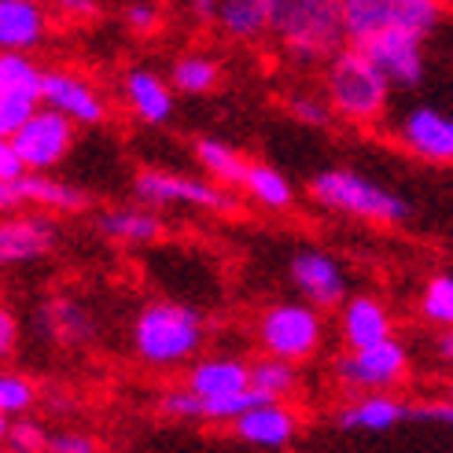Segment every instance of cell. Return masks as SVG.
Returning a JSON list of instances; mask_svg holds the SVG:
<instances>
[{
  "mask_svg": "<svg viewBox=\"0 0 453 453\" xmlns=\"http://www.w3.org/2000/svg\"><path fill=\"white\" fill-rule=\"evenodd\" d=\"M203 339H207L203 313L177 299H155L141 306L129 328L133 354L148 369H180L188 361H199Z\"/></svg>",
  "mask_w": 453,
  "mask_h": 453,
  "instance_id": "cell-1",
  "label": "cell"
},
{
  "mask_svg": "<svg viewBox=\"0 0 453 453\" xmlns=\"http://www.w3.org/2000/svg\"><path fill=\"white\" fill-rule=\"evenodd\" d=\"M310 199L317 207H325L332 214H347L357 221H369V225H405L413 218L410 199L398 196L395 188H388L383 180L369 177V173H357L350 166H328V170H317L310 177Z\"/></svg>",
  "mask_w": 453,
  "mask_h": 453,
  "instance_id": "cell-2",
  "label": "cell"
},
{
  "mask_svg": "<svg viewBox=\"0 0 453 453\" xmlns=\"http://www.w3.org/2000/svg\"><path fill=\"white\" fill-rule=\"evenodd\" d=\"M395 85L354 44L325 63V100L335 119L350 126H376L391 107Z\"/></svg>",
  "mask_w": 453,
  "mask_h": 453,
  "instance_id": "cell-3",
  "label": "cell"
},
{
  "mask_svg": "<svg viewBox=\"0 0 453 453\" xmlns=\"http://www.w3.org/2000/svg\"><path fill=\"white\" fill-rule=\"evenodd\" d=\"M273 37L296 63H328L347 49L343 4L335 0H273Z\"/></svg>",
  "mask_w": 453,
  "mask_h": 453,
  "instance_id": "cell-4",
  "label": "cell"
},
{
  "mask_svg": "<svg viewBox=\"0 0 453 453\" xmlns=\"http://www.w3.org/2000/svg\"><path fill=\"white\" fill-rule=\"evenodd\" d=\"M442 19L446 4L439 0H343V30L354 49L380 34H413L427 41Z\"/></svg>",
  "mask_w": 453,
  "mask_h": 453,
  "instance_id": "cell-5",
  "label": "cell"
},
{
  "mask_svg": "<svg viewBox=\"0 0 453 453\" xmlns=\"http://www.w3.org/2000/svg\"><path fill=\"white\" fill-rule=\"evenodd\" d=\"M255 343L262 347V357L303 365V361L317 357L325 343V313L306 306L303 299L269 303L255 317Z\"/></svg>",
  "mask_w": 453,
  "mask_h": 453,
  "instance_id": "cell-6",
  "label": "cell"
},
{
  "mask_svg": "<svg viewBox=\"0 0 453 453\" xmlns=\"http://www.w3.org/2000/svg\"><path fill=\"white\" fill-rule=\"evenodd\" d=\"M410 347L402 339L380 343L369 350H343L332 361V376L350 398L361 395H395L410 380Z\"/></svg>",
  "mask_w": 453,
  "mask_h": 453,
  "instance_id": "cell-7",
  "label": "cell"
},
{
  "mask_svg": "<svg viewBox=\"0 0 453 453\" xmlns=\"http://www.w3.org/2000/svg\"><path fill=\"white\" fill-rule=\"evenodd\" d=\"M133 196L144 207H199L211 214H240V199L229 188H218L207 177L177 173V170H158V166H141L133 173Z\"/></svg>",
  "mask_w": 453,
  "mask_h": 453,
  "instance_id": "cell-8",
  "label": "cell"
},
{
  "mask_svg": "<svg viewBox=\"0 0 453 453\" xmlns=\"http://www.w3.org/2000/svg\"><path fill=\"white\" fill-rule=\"evenodd\" d=\"M288 280L299 291V299L313 310H343L350 299L347 269L335 255L321 251V247H299L288 262Z\"/></svg>",
  "mask_w": 453,
  "mask_h": 453,
  "instance_id": "cell-9",
  "label": "cell"
},
{
  "mask_svg": "<svg viewBox=\"0 0 453 453\" xmlns=\"http://www.w3.org/2000/svg\"><path fill=\"white\" fill-rule=\"evenodd\" d=\"M74 137H78V126L71 119H63L52 107H41L27 122V129L15 137V151L22 158V166H27V173H49L71 155Z\"/></svg>",
  "mask_w": 453,
  "mask_h": 453,
  "instance_id": "cell-10",
  "label": "cell"
},
{
  "mask_svg": "<svg viewBox=\"0 0 453 453\" xmlns=\"http://www.w3.org/2000/svg\"><path fill=\"white\" fill-rule=\"evenodd\" d=\"M395 141L420 163L453 166V115L439 107H410L395 126Z\"/></svg>",
  "mask_w": 453,
  "mask_h": 453,
  "instance_id": "cell-11",
  "label": "cell"
},
{
  "mask_svg": "<svg viewBox=\"0 0 453 453\" xmlns=\"http://www.w3.org/2000/svg\"><path fill=\"white\" fill-rule=\"evenodd\" d=\"M41 104L59 111L74 126H104L107 122V96L100 88L71 71H49L41 85Z\"/></svg>",
  "mask_w": 453,
  "mask_h": 453,
  "instance_id": "cell-12",
  "label": "cell"
},
{
  "mask_svg": "<svg viewBox=\"0 0 453 453\" xmlns=\"http://www.w3.org/2000/svg\"><path fill=\"white\" fill-rule=\"evenodd\" d=\"M185 388L203 402H221L251 391V361L240 354H207L188 365Z\"/></svg>",
  "mask_w": 453,
  "mask_h": 453,
  "instance_id": "cell-13",
  "label": "cell"
},
{
  "mask_svg": "<svg viewBox=\"0 0 453 453\" xmlns=\"http://www.w3.org/2000/svg\"><path fill=\"white\" fill-rule=\"evenodd\" d=\"M339 339H343L347 350H369L380 343H391L395 339V317L388 310V303L361 291L350 296L339 310Z\"/></svg>",
  "mask_w": 453,
  "mask_h": 453,
  "instance_id": "cell-14",
  "label": "cell"
},
{
  "mask_svg": "<svg viewBox=\"0 0 453 453\" xmlns=\"http://www.w3.org/2000/svg\"><path fill=\"white\" fill-rule=\"evenodd\" d=\"M59 229L49 214H8L0 218V269L37 262L56 247Z\"/></svg>",
  "mask_w": 453,
  "mask_h": 453,
  "instance_id": "cell-15",
  "label": "cell"
},
{
  "mask_svg": "<svg viewBox=\"0 0 453 453\" xmlns=\"http://www.w3.org/2000/svg\"><path fill=\"white\" fill-rule=\"evenodd\" d=\"M410 417H413V405L402 402L398 395H361V398H347L335 410V427L350 435H383V432H395Z\"/></svg>",
  "mask_w": 453,
  "mask_h": 453,
  "instance_id": "cell-16",
  "label": "cell"
},
{
  "mask_svg": "<svg viewBox=\"0 0 453 453\" xmlns=\"http://www.w3.org/2000/svg\"><path fill=\"white\" fill-rule=\"evenodd\" d=\"M365 52L395 88H413L424 81V37L413 34H380L369 44H361Z\"/></svg>",
  "mask_w": 453,
  "mask_h": 453,
  "instance_id": "cell-17",
  "label": "cell"
},
{
  "mask_svg": "<svg viewBox=\"0 0 453 453\" xmlns=\"http://www.w3.org/2000/svg\"><path fill=\"white\" fill-rule=\"evenodd\" d=\"M303 432V413L291 402H262L258 410L240 417L233 424V435L247 446H262V449H284L296 442Z\"/></svg>",
  "mask_w": 453,
  "mask_h": 453,
  "instance_id": "cell-18",
  "label": "cell"
},
{
  "mask_svg": "<svg viewBox=\"0 0 453 453\" xmlns=\"http://www.w3.org/2000/svg\"><path fill=\"white\" fill-rule=\"evenodd\" d=\"M122 96H126V107L133 111V119L144 126H166L173 119L177 93L151 66H129L122 78Z\"/></svg>",
  "mask_w": 453,
  "mask_h": 453,
  "instance_id": "cell-19",
  "label": "cell"
},
{
  "mask_svg": "<svg viewBox=\"0 0 453 453\" xmlns=\"http://www.w3.org/2000/svg\"><path fill=\"white\" fill-rule=\"evenodd\" d=\"M49 37V12L37 0H0V52L30 56Z\"/></svg>",
  "mask_w": 453,
  "mask_h": 453,
  "instance_id": "cell-20",
  "label": "cell"
},
{
  "mask_svg": "<svg viewBox=\"0 0 453 453\" xmlns=\"http://www.w3.org/2000/svg\"><path fill=\"white\" fill-rule=\"evenodd\" d=\"M96 229H100L107 240L133 243V247L155 243V240L166 236L163 218H158L151 207H144V203H137V207H107V211H100Z\"/></svg>",
  "mask_w": 453,
  "mask_h": 453,
  "instance_id": "cell-21",
  "label": "cell"
},
{
  "mask_svg": "<svg viewBox=\"0 0 453 453\" xmlns=\"http://www.w3.org/2000/svg\"><path fill=\"white\" fill-rule=\"evenodd\" d=\"M214 22L229 41L255 44L273 34V0H225L218 4Z\"/></svg>",
  "mask_w": 453,
  "mask_h": 453,
  "instance_id": "cell-22",
  "label": "cell"
},
{
  "mask_svg": "<svg viewBox=\"0 0 453 453\" xmlns=\"http://www.w3.org/2000/svg\"><path fill=\"white\" fill-rule=\"evenodd\" d=\"M192 155L196 163L203 166L207 180H214L218 188H243L247 180V170H251V158H247L240 148H233L229 141L221 137H196L192 144Z\"/></svg>",
  "mask_w": 453,
  "mask_h": 453,
  "instance_id": "cell-23",
  "label": "cell"
},
{
  "mask_svg": "<svg viewBox=\"0 0 453 453\" xmlns=\"http://www.w3.org/2000/svg\"><path fill=\"white\" fill-rule=\"evenodd\" d=\"M19 196L22 203H37L44 211H59V214H78L88 211V192L71 185V180H56L49 173H27L19 180Z\"/></svg>",
  "mask_w": 453,
  "mask_h": 453,
  "instance_id": "cell-24",
  "label": "cell"
},
{
  "mask_svg": "<svg viewBox=\"0 0 453 453\" xmlns=\"http://www.w3.org/2000/svg\"><path fill=\"white\" fill-rule=\"evenodd\" d=\"M170 85L180 96H207L221 85V63L211 52H185L170 66Z\"/></svg>",
  "mask_w": 453,
  "mask_h": 453,
  "instance_id": "cell-25",
  "label": "cell"
},
{
  "mask_svg": "<svg viewBox=\"0 0 453 453\" xmlns=\"http://www.w3.org/2000/svg\"><path fill=\"white\" fill-rule=\"evenodd\" d=\"M240 192L251 203H258V207H265V211H288L291 203H296V185L288 180V173H280L277 166H269V163H251Z\"/></svg>",
  "mask_w": 453,
  "mask_h": 453,
  "instance_id": "cell-26",
  "label": "cell"
},
{
  "mask_svg": "<svg viewBox=\"0 0 453 453\" xmlns=\"http://www.w3.org/2000/svg\"><path fill=\"white\" fill-rule=\"evenodd\" d=\"M44 328H49V335L59 339V343L74 347V343L93 339V317L74 299H52L44 306Z\"/></svg>",
  "mask_w": 453,
  "mask_h": 453,
  "instance_id": "cell-27",
  "label": "cell"
},
{
  "mask_svg": "<svg viewBox=\"0 0 453 453\" xmlns=\"http://www.w3.org/2000/svg\"><path fill=\"white\" fill-rule=\"evenodd\" d=\"M251 391H258L265 402H288L299 391V365L277 357H255L251 361Z\"/></svg>",
  "mask_w": 453,
  "mask_h": 453,
  "instance_id": "cell-28",
  "label": "cell"
},
{
  "mask_svg": "<svg viewBox=\"0 0 453 453\" xmlns=\"http://www.w3.org/2000/svg\"><path fill=\"white\" fill-rule=\"evenodd\" d=\"M417 310L427 325H435L439 332L453 328V273H435L427 277L420 288V299Z\"/></svg>",
  "mask_w": 453,
  "mask_h": 453,
  "instance_id": "cell-29",
  "label": "cell"
},
{
  "mask_svg": "<svg viewBox=\"0 0 453 453\" xmlns=\"http://www.w3.org/2000/svg\"><path fill=\"white\" fill-rule=\"evenodd\" d=\"M44 74L49 71H44L34 56L0 52V93H34V96H41Z\"/></svg>",
  "mask_w": 453,
  "mask_h": 453,
  "instance_id": "cell-30",
  "label": "cell"
},
{
  "mask_svg": "<svg viewBox=\"0 0 453 453\" xmlns=\"http://www.w3.org/2000/svg\"><path fill=\"white\" fill-rule=\"evenodd\" d=\"M37 405V383L27 380L22 372H8L0 369V417H27Z\"/></svg>",
  "mask_w": 453,
  "mask_h": 453,
  "instance_id": "cell-31",
  "label": "cell"
},
{
  "mask_svg": "<svg viewBox=\"0 0 453 453\" xmlns=\"http://www.w3.org/2000/svg\"><path fill=\"white\" fill-rule=\"evenodd\" d=\"M44 104L34 93H0V137L15 141Z\"/></svg>",
  "mask_w": 453,
  "mask_h": 453,
  "instance_id": "cell-32",
  "label": "cell"
},
{
  "mask_svg": "<svg viewBox=\"0 0 453 453\" xmlns=\"http://www.w3.org/2000/svg\"><path fill=\"white\" fill-rule=\"evenodd\" d=\"M288 111H291V119H296L299 126H310V129H321V126H328L335 115H332V107H328V100H325V93L321 96H310V93H296L288 100Z\"/></svg>",
  "mask_w": 453,
  "mask_h": 453,
  "instance_id": "cell-33",
  "label": "cell"
},
{
  "mask_svg": "<svg viewBox=\"0 0 453 453\" xmlns=\"http://www.w3.org/2000/svg\"><path fill=\"white\" fill-rule=\"evenodd\" d=\"M158 410H163V417H170V420H203V398H196L185 383H180V388L163 391Z\"/></svg>",
  "mask_w": 453,
  "mask_h": 453,
  "instance_id": "cell-34",
  "label": "cell"
},
{
  "mask_svg": "<svg viewBox=\"0 0 453 453\" xmlns=\"http://www.w3.org/2000/svg\"><path fill=\"white\" fill-rule=\"evenodd\" d=\"M8 449L12 453H44V449H49V432H44V427L37 420H30V417L12 420Z\"/></svg>",
  "mask_w": 453,
  "mask_h": 453,
  "instance_id": "cell-35",
  "label": "cell"
},
{
  "mask_svg": "<svg viewBox=\"0 0 453 453\" xmlns=\"http://www.w3.org/2000/svg\"><path fill=\"white\" fill-rule=\"evenodd\" d=\"M44 453H100V442L88 432L63 427V432H49V449Z\"/></svg>",
  "mask_w": 453,
  "mask_h": 453,
  "instance_id": "cell-36",
  "label": "cell"
},
{
  "mask_svg": "<svg viewBox=\"0 0 453 453\" xmlns=\"http://www.w3.org/2000/svg\"><path fill=\"white\" fill-rule=\"evenodd\" d=\"M122 19H126V27L133 34H155L158 22H163V12H158V4H144V0H137V4L122 8Z\"/></svg>",
  "mask_w": 453,
  "mask_h": 453,
  "instance_id": "cell-37",
  "label": "cell"
},
{
  "mask_svg": "<svg viewBox=\"0 0 453 453\" xmlns=\"http://www.w3.org/2000/svg\"><path fill=\"white\" fill-rule=\"evenodd\" d=\"M410 420H420V424H439V427H453V402L449 398H427V402H417L413 405V417Z\"/></svg>",
  "mask_w": 453,
  "mask_h": 453,
  "instance_id": "cell-38",
  "label": "cell"
},
{
  "mask_svg": "<svg viewBox=\"0 0 453 453\" xmlns=\"http://www.w3.org/2000/svg\"><path fill=\"white\" fill-rule=\"evenodd\" d=\"M22 177H27V166H22V158L15 151V141L0 137V185H19Z\"/></svg>",
  "mask_w": 453,
  "mask_h": 453,
  "instance_id": "cell-39",
  "label": "cell"
},
{
  "mask_svg": "<svg viewBox=\"0 0 453 453\" xmlns=\"http://www.w3.org/2000/svg\"><path fill=\"white\" fill-rule=\"evenodd\" d=\"M15 347H19V317L8 306H0V361L12 357Z\"/></svg>",
  "mask_w": 453,
  "mask_h": 453,
  "instance_id": "cell-40",
  "label": "cell"
},
{
  "mask_svg": "<svg viewBox=\"0 0 453 453\" xmlns=\"http://www.w3.org/2000/svg\"><path fill=\"white\" fill-rule=\"evenodd\" d=\"M435 354H439V361L446 369H453V328L449 332H439V339H435Z\"/></svg>",
  "mask_w": 453,
  "mask_h": 453,
  "instance_id": "cell-41",
  "label": "cell"
},
{
  "mask_svg": "<svg viewBox=\"0 0 453 453\" xmlns=\"http://www.w3.org/2000/svg\"><path fill=\"white\" fill-rule=\"evenodd\" d=\"M63 12H74V15H96L100 12V4H71V0H66V4H59Z\"/></svg>",
  "mask_w": 453,
  "mask_h": 453,
  "instance_id": "cell-42",
  "label": "cell"
},
{
  "mask_svg": "<svg viewBox=\"0 0 453 453\" xmlns=\"http://www.w3.org/2000/svg\"><path fill=\"white\" fill-rule=\"evenodd\" d=\"M8 432H12V420L0 417V442H4V446H8Z\"/></svg>",
  "mask_w": 453,
  "mask_h": 453,
  "instance_id": "cell-43",
  "label": "cell"
},
{
  "mask_svg": "<svg viewBox=\"0 0 453 453\" xmlns=\"http://www.w3.org/2000/svg\"><path fill=\"white\" fill-rule=\"evenodd\" d=\"M442 398H449V402H453V380H449L446 388H442Z\"/></svg>",
  "mask_w": 453,
  "mask_h": 453,
  "instance_id": "cell-44",
  "label": "cell"
},
{
  "mask_svg": "<svg viewBox=\"0 0 453 453\" xmlns=\"http://www.w3.org/2000/svg\"><path fill=\"white\" fill-rule=\"evenodd\" d=\"M8 453H12V449H8Z\"/></svg>",
  "mask_w": 453,
  "mask_h": 453,
  "instance_id": "cell-45",
  "label": "cell"
}]
</instances>
